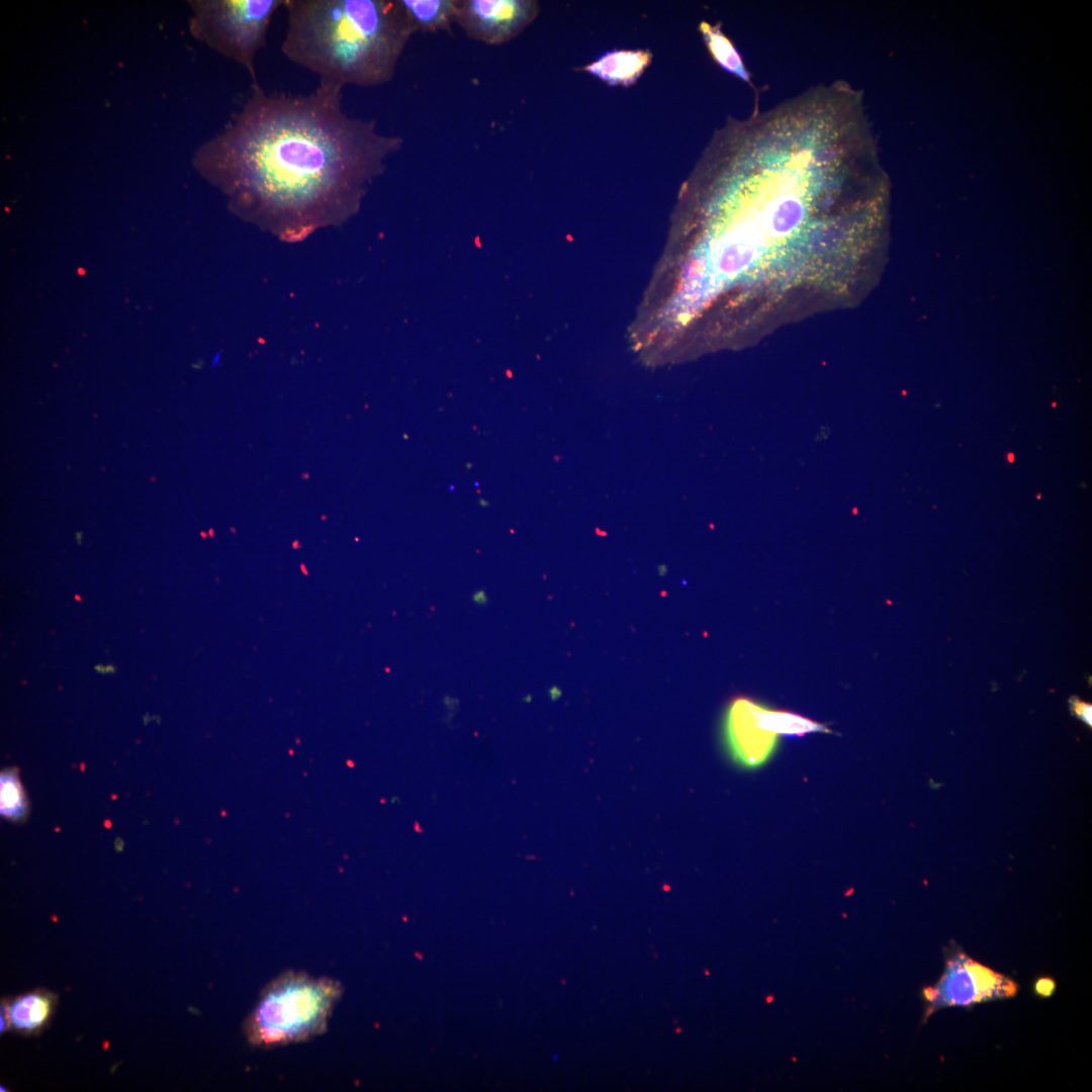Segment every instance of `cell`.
Returning <instances> with one entry per match:
<instances>
[{"mask_svg": "<svg viewBox=\"0 0 1092 1092\" xmlns=\"http://www.w3.org/2000/svg\"><path fill=\"white\" fill-rule=\"evenodd\" d=\"M472 601H473L474 603H476L477 605H481V606H483V605H486V604H487V596H486V593H485V592H483L482 589H480V590H476V592H475V593H474V594L472 595Z\"/></svg>", "mask_w": 1092, "mask_h": 1092, "instance_id": "e0dca14e", "label": "cell"}, {"mask_svg": "<svg viewBox=\"0 0 1092 1092\" xmlns=\"http://www.w3.org/2000/svg\"><path fill=\"white\" fill-rule=\"evenodd\" d=\"M760 728L784 736L801 737L811 732H829L822 724L788 711L767 710L760 706L757 714Z\"/></svg>", "mask_w": 1092, "mask_h": 1092, "instance_id": "8fae6325", "label": "cell"}, {"mask_svg": "<svg viewBox=\"0 0 1092 1092\" xmlns=\"http://www.w3.org/2000/svg\"><path fill=\"white\" fill-rule=\"evenodd\" d=\"M537 13L536 1L457 0L455 22L475 40L502 44L517 36Z\"/></svg>", "mask_w": 1092, "mask_h": 1092, "instance_id": "8992f818", "label": "cell"}, {"mask_svg": "<svg viewBox=\"0 0 1092 1092\" xmlns=\"http://www.w3.org/2000/svg\"><path fill=\"white\" fill-rule=\"evenodd\" d=\"M1055 988V984L1050 979H1041L1036 984V991L1043 996L1050 995Z\"/></svg>", "mask_w": 1092, "mask_h": 1092, "instance_id": "9a60e30c", "label": "cell"}, {"mask_svg": "<svg viewBox=\"0 0 1092 1092\" xmlns=\"http://www.w3.org/2000/svg\"><path fill=\"white\" fill-rule=\"evenodd\" d=\"M81 537H82L81 532L76 533V539H77L78 543H80Z\"/></svg>", "mask_w": 1092, "mask_h": 1092, "instance_id": "ac0fdd59", "label": "cell"}, {"mask_svg": "<svg viewBox=\"0 0 1092 1092\" xmlns=\"http://www.w3.org/2000/svg\"><path fill=\"white\" fill-rule=\"evenodd\" d=\"M1016 990V984L1009 978L958 953L947 961L939 981L923 991L927 1003L925 1016L939 1008L1011 997Z\"/></svg>", "mask_w": 1092, "mask_h": 1092, "instance_id": "5b68a950", "label": "cell"}, {"mask_svg": "<svg viewBox=\"0 0 1092 1092\" xmlns=\"http://www.w3.org/2000/svg\"><path fill=\"white\" fill-rule=\"evenodd\" d=\"M700 29L711 54L721 67L744 81H749L740 56L722 31L706 22L701 23Z\"/></svg>", "mask_w": 1092, "mask_h": 1092, "instance_id": "7c38bea8", "label": "cell"}, {"mask_svg": "<svg viewBox=\"0 0 1092 1092\" xmlns=\"http://www.w3.org/2000/svg\"><path fill=\"white\" fill-rule=\"evenodd\" d=\"M282 54L321 80L388 83L415 33L396 0H285Z\"/></svg>", "mask_w": 1092, "mask_h": 1092, "instance_id": "7a4b0ae2", "label": "cell"}, {"mask_svg": "<svg viewBox=\"0 0 1092 1092\" xmlns=\"http://www.w3.org/2000/svg\"><path fill=\"white\" fill-rule=\"evenodd\" d=\"M341 995V984L331 978L287 971L261 992L244 1024L247 1039L276 1046L320 1035Z\"/></svg>", "mask_w": 1092, "mask_h": 1092, "instance_id": "3957f363", "label": "cell"}, {"mask_svg": "<svg viewBox=\"0 0 1092 1092\" xmlns=\"http://www.w3.org/2000/svg\"><path fill=\"white\" fill-rule=\"evenodd\" d=\"M52 1008L53 999L49 995L32 992L15 999L10 1004L7 1015L16 1029L33 1031L48 1020Z\"/></svg>", "mask_w": 1092, "mask_h": 1092, "instance_id": "30bf717a", "label": "cell"}, {"mask_svg": "<svg viewBox=\"0 0 1092 1092\" xmlns=\"http://www.w3.org/2000/svg\"><path fill=\"white\" fill-rule=\"evenodd\" d=\"M343 88L321 80L290 95L252 83L241 109L197 150L195 167L236 212L272 231L298 235L344 220L403 140L345 113Z\"/></svg>", "mask_w": 1092, "mask_h": 1092, "instance_id": "6da1fadb", "label": "cell"}, {"mask_svg": "<svg viewBox=\"0 0 1092 1092\" xmlns=\"http://www.w3.org/2000/svg\"><path fill=\"white\" fill-rule=\"evenodd\" d=\"M414 32L450 30L457 0H396Z\"/></svg>", "mask_w": 1092, "mask_h": 1092, "instance_id": "9c48e42d", "label": "cell"}, {"mask_svg": "<svg viewBox=\"0 0 1092 1092\" xmlns=\"http://www.w3.org/2000/svg\"><path fill=\"white\" fill-rule=\"evenodd\" d=\"M94 670H95V671H96L97 673H101V674H111V673H115V672H116V668H115V666H114L113 664H111V663H109V664H106V665H105V664H101V663H99V664H96V665L94 666Z\"/></svg>", "mask_w": 1092, "mask_h": 1092, "instance_id": "2e32d148", "label": "cell"}, {"mask_svg": "<svg viewBox=\"0 0 1092 1092\" xmlns=\"http://www.w3.org/2000/svg\"><path fill=\"white\" fill-rule=\"evenodd\" d=\"M0 795L2 816L11 820H18L25 815L26 802L15 771L6 770L1 774Z\"/></svg>", "mask_w": 1092, "mask_h": 1092, "instance_id": "4fadbf2b", "label": "cell"}, {"mask_svg": "<svg viewBox=\"0 0 1092 1092\" xmlns=\"http://www.w3.org/2000/svg\"><path fill=\"white\" fill-rule=\"evenodd\" d=\"M760 706L749 699H736L727 712L725 736L734 758L747 766L764 761L774 748L777 735L760 728L757 714Z\"/></svg>", "mask_w": 1092, "mask_h": 1092, "instance_id": "52a82bcc", "label": "cell"}, {"mask_svg": "<svg viewBox=\"0 0 1092 1092\" xmlns=\"http://www.w3.org/2000/svg\"><path fill=\"white\" fill-rule=\"evenodd\" d=\"M285 0L191 1L192 34L242 65L258 82L255 61L266 46L270 22Z\"/></svg>", "mask_w": 1092, "mask_h": 1092, "instance_id": "277c9868", "label": "cell"}, {"mask_svg": "<svg viewBox=\"0 0 1092 1092\" xmlns=\"http://www.w3.org/2000/svg\"><path fill=\"white\" fill-rule=\"evenodd\" d=\"M1070 708L1073 715L1086 725H1092V706L1090 703L1084 702L1076 697L1070 699Z\"/></svg>", "mask_w": 1092, "mask_h": 1092, "instance_id": "5bb4252c", "label": "cell"}, {"mask_svg": "<svg viewBox=\"0 0 1092 1092\" xmlns=\"http://www.w3.org/2000/svg\"><path fill=\"white\" fill-rule=\"evenodd\" d=\"M650 59L647 51H613L603 55L585 70L610 85L627 86L638 79Z\"/></svg>", "mask_w": 1092, "mask_h": 1092, "instance_id": "ba28073f", "label": "cell"}]
</instances>
